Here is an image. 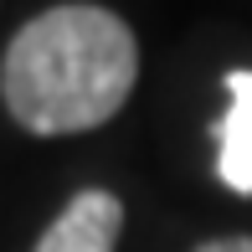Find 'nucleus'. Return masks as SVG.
<instances>
[{
	"instance_id": "f03ea898",
	"label": "nucleus",
	"mask_w": 252,
	"mask_h": 252,
	"mask_svg": "<svg viewBox=\"0 0 252 252\" xmlns=\"http://www.w3.org/2000/svg\"><path fill=\"white\" fill-rule=\"evenodd\" d=\"M119 237H124V201L103 186H88L47 221L31 252H119Z\"/></svg>"
},
{
	"instance_id": "20e7f679",
	"label": "nucleus",
	"mask_w": 252,
	"mask_h": 252,
	"mask_svg": "<svg viewBox=\"0 0 252 252\" xmlns=\"http://www.w3.org/2000/svg\"><path fill=\"white\" fill-rule=\"evenodd\" d=\"M196 252H252V237L237 232V237H211V242H201Z\"/></svg>"
},
{
	"instance_id": "f257e3e1",
	"label": "nucleus",
	"mask_w": 252,
	"mask_h": 252,
	"mask_svg": "<svg viewBox=\"0 0 252 252\" xmlns=\"http://www.w3.org/2000/svg\"><path fill=\"white\" fill-rule=\"evenodd\" d=\"M139 83V36L108 5L67 0L10 36L0 57L5 113L36 139L103 129Z\"/></svg>"
},
{
	"instance_id": "7ed1b4c3",
	"label": "nucleus",
	"mask_w": 252,
	"mask_h": 252,
	"mask_svg": "<svg viewBox=\"0 0 252 252\" xmlns=\"http://www.w3.org/2000/svg\"><path fill=\"white\" fill-rule=\"evenodd\" d=\"M226 83V113L216 119V175L226 190L252 196V67H232Z\"/></svg>"
}]
</instances>
